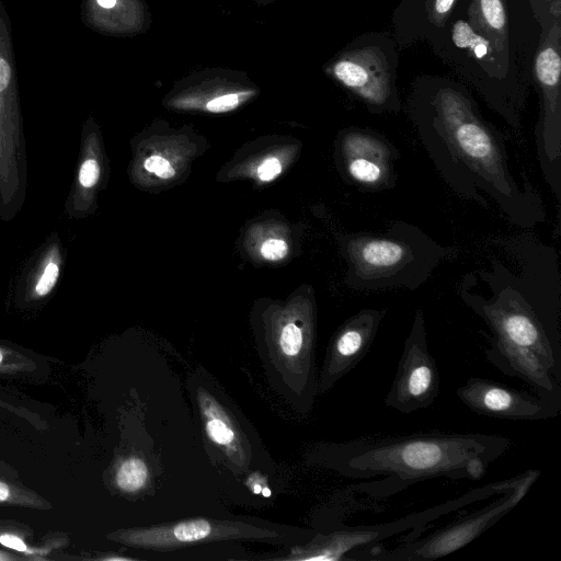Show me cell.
<instances>
[{"label":"cell","instance_id":"cell-20","mask_svg":"<svg viewBox=\"0 0 561 561\" xmlns=\"http://www.w3.org/2000/svg\"><path fill=\"white\" fill-rule=\"evenodd\" d=\"M199 405L205 417L208 437L218 446L232 450L238 445V435L233 424L221 407L207 394L199 396Z\"/></svg>","mask_w":561,"mask_h":561},{"label":"cell","instance_id":"cell-9","mask_svg":"<svg viewBox=\"0 0 561 561\" xmlns=\"http://www.w3.org/2000/svg\"><path fill=\"white\" fill-rule=\"evenodd\" d=\"M345 178L358 190L379 192L396 185L397 147L383 135L367 128L346 129L337 142Z\"/></svg>","mask_w":561,"mask_h":561},{"label":"cell","instance_id":"cell-32","mask_svg":"<svg viewBox=\"0 0 561 561\" xmlns=\"http://www.w3.org/2000/svg\"><path fill=\"white\" fill-rule=\"evenodd\" d=\"M26 560L22 554L18 552H9L5 549H0V561H16Z\"/></svg>","mask_w":561,"mask_h":561},{"label":"cell","instance_id":"cell-31","mask_svg":"<svg viewBox=\"0 0 561 561\" xmlns=\"http://www.w3.org/2000/svg\"><path fill=\"white\" fill-rule=\"evenodd\" d=\"M0 477L19 479L18 470L0 458Z\"/></svg>","mask_w":561,"mask_h":561},{"label":"cell","instance_id":"cell-27","mask_svg":"<svg viewBox=\"0 0 561 561\" xmlns=\"http://www.w3.org/2000/svg\"><path fill=\"white\" fill-rule=\"evenodd\" d=\"M144 167L147 171L153 172L157 176L165 180L171 179L175 174L170 162L160 156H151L147 158L144 162Z\"/></svg>","mask_w":561,"mask_h":561},{"label":"cell","instance_id":"cell-34","mask_svg":"<svg viewBox=\"0 0 561 561\" xmlns=\"http://www.w3.org/2000/svg\"><path fill=\"white\" fill-rule=\"evenodd\" d=\"M262 493H263L264 496H270V494H271L270 489H267V488H264L262 490Z\"/></svg>","mask_w":561,"mask_h":561},{"label":"cell","instance_id":"cell-14","mask_svg":"<svg viewBox=\"0 0 561 561\" xmlns=\"http://www.w3.org/2000/svg\"><path fill=\"white\" fill-rule=\"evenodd\" d=\"M385 309H362L335 333L324 359L320 390H329L368 353L386 316Z\"/></svg>","mask_w":561,"mask_h":561},{"label":"cell","instance_id":"cell-23","mask_svg":"<svg viewBox=\"0 0 561 561\" xmlns=\"http://www.w3.org/2000/svg\"><path fill=\"white\" fill-rule=\"evenodd\" d=\"M39 365L26 352L0 342V375L18 376L35 373Z\"/></svg>","mask_w":561,"mask_h":561},{"label":"cell","instance_id":"cell-8","mask_svg":"<svg viewBox=\"0 0 561 561\" xmlns=\"http://www.w3.org/2000/svg\"><path fill=\"white\" fill-rule=\"evenodd\" d=\"M439 383L438 368L427 345L424 313L417 309L385 403L405 414L425 409L437 398Z\"/></svg>","mask_w":561,"mask_h":561},{"label":"cell","instance_id":"cell-10","mask_svg":"<svg viewBox=\"0 0 561 561\" xmlns=\"http://www.w3.org/2000/svg\"><path fill=\"white\" fill-rule=\"evenodd\" d=\"M276 536L275 531L250 527L240 523H222L197 518L171 525L119 529L108 534L106 538L135 548L169 549L179 545L203 540L268 538Z\"/></svg>","mask_w":561,"mask_h":561},{"label":"cell","instance_id":"cell-7","mask_svg":"<svg viewBox=\"0 0 561 561\" xmlns=\"http://www.w3.org/2000/svg\"><path fill=\"white\" fill-rule=\"evenodd\" d=\"M556 25L538 50L535 72L541 106L535 127V147L545 182L561 203L560 37Z\"/></svg>","mask_w":561,"mask_h":561},{"label":"cell","instance_id":"cell-5","mask_svg":"<svg viewBox=\"0 0 561 561\" xmlns=\"http://www.w3.org/2000/svg\"><path fill=\"white\" fill-rule=\"evenodd\" d=\"M27 148L21 108L12 24L0 0V220L9 222L27 196Z\"/></svg>","mask_w":561,"mask_h":561},{"label":"cell","instance_id":"cell-13","mask_svg":"<svg viewBox=\"0 0 561 561\" xmlns=\"http://www.w3.org/2000/svg\"><path fill=\"white\" fill-rule=\"evenodd\" d=\"M67 251L54 231L33 251L10 286V301L23 310L44 305L55 293L65 266Z\"/></svg>","mask_w":561,"mask_h":561},{"label":"cell","instance_id":"cell-11","mask_svg":"<svg viewBox=\"0 0 561 561\" xmlns=\"http://www.w3.org/2000/svg\"><path fill=\"white\" fill-rule=\"evenodd\" d=\"M456 394L471 411L497 419L537 421L560 410V403L480 377L469 378Z\"/></svg>","mask_w":561,"mask_h":561},{"label":"cell","instance_id":"cell-15","mask_svg":"<svg viewBox=\"0 0 561 561\" xmlns=\"http://www.w3.org/2000/svg\"><path fill=\"white\" fill-rule=\"evenodd\" d=\"M438 506L405 517L388 525L362 526L350 530H340L330 535L318 536L312 542L293 551L290 560L339 561L345 560V553L380 540L413 525L424 526L439 516Z\"/></svg>","mask_w":561,"mask_h":561},{"label":"cell","instance_id":"cell-17","mask_svg":"<svg viewBox=\"0 0 561 561\" xmlns=\"http://www.w3.org/2000/svg\"><path fill=\"white\" fill-rule=\"evenodd\" d=\"M96 136L94 123L88 118L82 126L77 167L64 204V213L71 220L87 217L94 207L103 174Z\"/></svg>","mask_w":561,"mask_h":561},{"label":"cell","instance_id":"cell-18","mask_svg":"<svg viewBox=\"0 0 561 561\" xmlns=\"http://www.w3.org/2000/svg\"><path fill=\"white\" fill-rule=\"evenodd\" d=\"M34 536L28 525L0 518V546L22 554L26 560H51L53 553H59L69 546L66 534H48L39 543H33Z\"/></svg>","mask_w":561,"mask_h":561},{"label":"cell","instance_id":"cell-1","mask_svg":"<svg viewBox=\"0 0 561 561\" xmlns=\"http://www.w3.org/2000/svg\"><path fill=\"white\" fill-rule=\"evenodd\" d=\"M411 119L437 172L459 197L495 205L510 224L533 229L547 219L545 203L528 179L513 175L504 136L479 113L462 90L419 91Z\"/></svg>","mask_w":561,"mask_h":561},{"label":"cell","instance_id":"cell-25","mask_svg":"<svg viewBox=\"0 0 561 561\" xmlns=\"http://www.w3.org/2000/svg\"><path fill=\"white\" fill-rule=\"evenodd\" d=\"M279 346L283 353L289 357L300 356L306 346L304 330L296 323L290 322L286 324L280 333Z\"/></svg>","mask_w":561,"mask_h":561},{"label":"cell","instance_id":"cell-29","mask_svg":"<svg viewBox=\"0 0 561 561\" xmlns=\"http://www.w3.org/2000/svg\"><path fill=\"white\" fill-rule=\"evenodd\" d=\"M240 102V94L228 93L210 100L206 108L213 113H224L233 110Z\"/></svg>","mask_w":561,"mask_h":561},{"label":"cell","instance_id":"cell-6","mask_svg":"<svg viewBox=\"0 0 561 561\" xmlns=\"http://www.w3.org/2000/svg\"><path fill=\"white\" fill-rule=\"evenodd\" d=\"M539 477V471L530 470L520 474L517 484L503 492V495L484 508L437 529L431 535L386 550L378 546L355 550L354 559L379 561H427L455 552L482 535L493 524L507 514L524 497Z\"/></svg>","mask_w":561,"mask_h":561},{"label":"cell","instance_id":"cell-12","mask_svg":"<svg viewBox=\"0 0 561 561\" xmlns=\"http://www.w3.org/2000/svg\"><path fill=\"white\" fill-rule=\"evenodd\" d=\"M332 73L370 112H397L400 108L388 66L373 49H359L344 55L333 65Z\"/></svg>","mask_w":561,"mask_h":561},{"label":"cell","instance_id":"cell-2","mask_svg":"<svg viewBox=\"0 0 561 561\" xmlns=\"http://www.w3.org/2000/svg\"><path fill=\"white\" fill-rule=\"evenodd\" d=\"M529 230L500 240L483 266L462 275L457 291L494 337L530 348L560 378L553 347L560 335L559 254Z\"/></svg>","mask_w":561,"mask_h":561},{"label":"cell","instance_id":"cell-16","mask_svg":"<svg viewBox=\"0 0 561 561\" xmlns=\"http://www.w3.org/2000/svg\"><path fill=\"white\" fill-rule=\"evenodd\" d=\"M485 357L505 375L527 382L539 397L560 403L559 383L539 355L530 348L493 336L490 347L485 351Z\"/></svg>","mask_w":561,"mask_h":561},{"label":"cell","instance_id":"cell-26","mask_svg":"<svg viewBox=\"0 0 561 561\" xmlns=\"http://www.w3.org/2000/svg\"><path fill=\"white\" fill-rule=\"evenodd\" d=\"M455 2L456 0H428L427 10L430 20L434 24L443 26L448 19Z\"/></svg>","mask_w":561,"mask_h":561},{"label":"cell","instance_id":"cell-19","mask_svg":"<svg viewBox=\"0 0 561 561\" xmlns=\"http://www.w3.org/2000/svg\"><path fill=\"white\" fill-rule=\"evenodd\" d=\"M469 24L489 39L495 53L507 44L506 12L503 0H471Z\"/></svg>","mask_w":561,"mask_h":561},{"label":"cell","instance_id":"cell-24","mask_svg":"<svg viewBox=\"0 0 561 561\" xmlns=\"http://www.w3.org/2000/svg\"><path fill=\"white\" fill-rule=\"evenodd\" d=\"M148 480V469L144 460L136 457L125 459L115 473L117 486L125 492H136L145 486Z\"/></svg>","mask_w":561,"mask_h":561},{"label":"cell","instance_id":"cell-30","mask_svg":"<svg viewBox=\"0 0 561 561\" xmlns=\"http://www.w3.org/2000/svg\"><path fill=\"white\" fill-rule=\"evenodd\" d=\"M282 171L280 162L276 158L264 160L257 168V174L262 181H271Z\"/></svg>","mask_w":561,"mask_h":561},{"label":"cell","instance_id":"cell-33","mask_svg":"<svg viewBox=\"0 0 561 561\" xmlns=\"http://www.w3.org/2000/svg\"><path fill=\"white\" fill-rule=\"evenodd\" d=\"M101 560H107V561H122V560H134L133 558H129V557H121V556H107V557H102L100 558Z\"/></svg>","mask_w":561,"mask_h":561},{"label":"cell","instance_id":"cell-3","mask_svg":"<svg viewBox=\"0 0 561 561\" xmlns=\"http://www.w3.org/2000/svg\"><path fill=\"white\" fill-rule=\"evenodd\" d=\"M508 447V438L480 433L367 436L332 447L331 463L350 478L385 477L380 491L397 492L436 477L478 480Z\"/></svg>","mask_w":561,"mask_h":561},{"label":"cell","instance_id":"cell-4","mask_svg":"<svg viewBox=\"0 0 561 561\" xmlns=\"http://www.w3.org/2000/svg\"><path fill=\"white\" fill-rule=\"evenodd\" d=\"M341 242L347 263L345 282L359 291L417 289L454 253L405 221H393L380 233L346 234Z\"/></svg>","mask_w":561,"mask_h":561},{"label":"cell","instance_id":"cell-28","mask_svg":"<svg viewBox=\"0 0 561 561\" xmlns=\"http://www.w3.org/2000/svg\"><path fill=\"white\" fill-rule=\"evenodd\" d=\"M260 251L264 259L270 261H277L286 256L288 245L284 240L270 239L262 244Z\"/></svg>","mask_w":561,"mask_h":561},{"label":"cell","instance_id":"cell-21","mask_svg":"<svg viewBox=\"0 0 561 561\" xmlns=\"http://www.w3.org/2000/svg\"><path fill=\"white\" fill-rule=\"evenodd\" d=\"M0 504L24 508L49 511L53 504L19 479L0 477Z\"/></svg>","mask_w":561,"mask_h":561},{"label":"cell","instance_id":"cell-22","mask_svg":"<svg viewBox=\"0 0 561 561\" xmlns=\"http://www.w3.org/2000/svg\"><path fill=\"white\" fill-rule=\"evenodd\" d=\"M451 37L457 47L467 50L477 60L494 59L495 50L489 39L474 31L467 21L458 20L454 23Z\"/></svg>","mask_w":561,"mask_h":561}]
</instances>
